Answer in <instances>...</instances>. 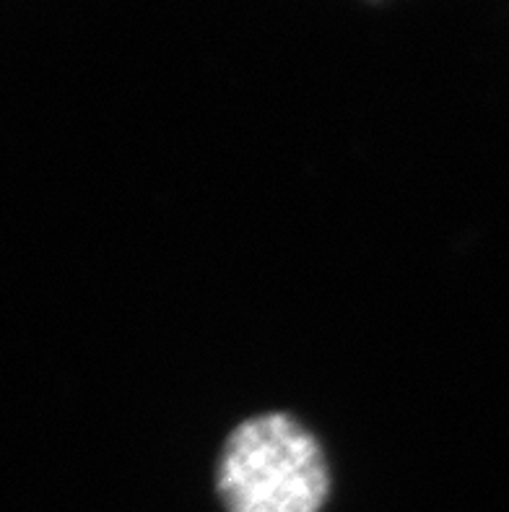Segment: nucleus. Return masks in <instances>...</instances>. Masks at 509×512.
Listing matches in <instances>:
<instances>
[{
  "label": "nucleus",
  "instance_id": "f257e3e1",
  "mask_svg": "<svg viewBox=\"0 0 509 512\" xmlns=\"http://www.w3.org/2000/svg\"><path fill=\"white\" fill-rule=\"evenodd\" d=\"M226 512H320L330 492L323 445L284 411L239 424L216 466Z\"/></svg>",
  "mask_w": 509,
  "mask_h": 512
}]
</instances>
